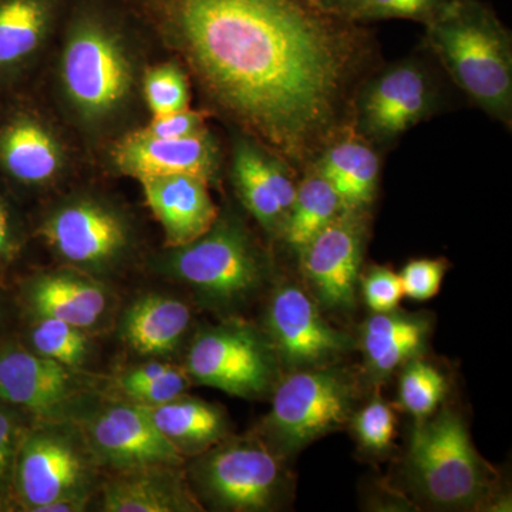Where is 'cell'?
<instances>
[{
    "label": "cell",
    "mask_w": 512,
    "mask_h": 512,
    "mask_svg": "<svg viewBox=\"0 0 512 512\" xmlns=\"http://www.w3.org/2000/svg\"><path fill=\"white\" fill-rule=\"evenodd\" d=\"M359 400V380L340 365L284 373L259 437L279 457L301 453L313 441L349 423Z\"/></svg>",
    "instance_id": "ba28073f"
},
{
    "label": "cell",
    "mask_w": 512,
    "mask_h": 512,
    "mask_svg": "<svg viewBox=\"0 0 512 512\" xmlns=\"http://www.w3.org/2000/svg\"><path fill=\"white\" fill-rule=\"evenodd\" d=\"M362 293L373 313L392 312L403 298L399 274L386 266H373L362 276Z\"/></svg>",
    "instance_id": "8d00e7d4"
},
{
    "label": "cell",
    "mask_w": 512,
    "mask_h": 512,
    "mask_svg": "<svg viewBox=\"0 0 512 512\" xmlns=\"http://www.w3.org/2000/svg\"><path fill=\"white\" fill-rule=\"evenodd\" d=\"M366 241V211L342 210L302 249L306 291L322 311L348 315L356 308Z\"/></svg>",
    "instance_id": "9a60e30c"
},
{
    "label": "cell",
    "mask_w": 512,
    "mask_h": 512,
    "mask_svg": "<svg viewBox=\"0 0 512 512\" xmlns=\"http://www.w3.org/2000/svg\"><path fill=\"white\" fill-rule=\"evenodd\" d=\"M184 369L192 383L241 399L274 392L282 376L264 329L235 318L200 330L191 340Z\"/></svg>",
    "instance_id": "8fae6325"
},
{
    "label": "cell",
    "mask_w": 512,
    "mask_h": 512,
    "mask_svg": "<svg viewBox=\"0 0 512 512\" xmlns=\"http://www.w3.org/2000/svg\"><path fill=\"white\" fill-rule=\"evenodd\" d=\"M10 319V301L6 293L5 282H0V339L8 336Z\"/></svg>",
    "instance_id": "f35d334b"
},
{
    "label": "cell",
    "mask_w": 512,
    "mask_h": 512,
    "mask_svg": "<svg viewBox=\"0 0 512 512\" xmlns=\"http://www.w3.org/2000/svg\"><path fill=\"white\" fill-rule=\"evenodd\" d=\"M406 473L417 497L437 510H476L493 497L494 470L477 453L460 414L450 409L417 420Z\"/></svg>",
    "instance_id": "52a82bcc"
},
{
    "label": "cell",
    "mask_w": 512,
    "mask_h": 512,
    "mask_svg": "<svg viewBox=\"0 0 512 512\" xmlns=\"http://www.w3.org/2000/svg\"><path fill=\"white\" fill-rule=\"evenodd\" d=\"M19 302L29 318H55L89 333L116 309L106 281L67 266L28 276L20 285Z\"/></svg>",
    "instance_id": "d6986e66"
},
{
    "label": "cell",
    "mask_w": 512,
    "mask_h": 512,
    "mask_svg": "<svg viewBox=\"0 0 512 512\" xmlns=\"http://www.w3.org/2000/svg\"><path fill=\"white\" fill-rule=\"evenodd\" d=\"M451 0H342L338 12L355 23L404 19L430 23Z\"/></svg>",
    "instance_id": "1f68e13d"
},
{
    "label": "cell",
    "mask_w": 512,
    "mask_h": 512,
    "mask_svg": "<svg viewBox=\"0 0 512 512\" xmlns=\"http://www.w3.org/2000/svg\"><path fill=\"white\" fill-rule=\"evenodd\" d=\"M100 463L73 420H35L20 444L13 476L16 511L40 512L99 491Z\"/></svg>",
    "instance_id": "30bf717a"
},
{
    "label": "cell",
    "mask_w": 512,
    "mask_h": 512,
    "mask_svg": "<svg viewBox=\"0 0 512 512\" xmlns=\"http://www.w3.org/2000/svg\"><path fill=\"white\" fill-rule=\"evenodd\" d=\"M319 2L322 3V5H325L326 8L336 10V12H338V8L342 0H319Z\"/></svg>",
    "instance_id": "ab89813d"
},
{
    "label": "cell",
    "mask_w": 512,
    "mask_h": 512,
    "mask_svg": "<svg viewBox=\"0 0 512 512\" xmlns=\"http://www.w3.org/2000/svg\"><path fill=\"white\" fill-rule=\"evenodd\" d=\"M400 369V406L417 420L436 413L447 392V382L440 370L420 356L404 363Z\"/></svg>",
    "instance_id": "4dcf8cb0"
},
{
    "label": "cell",
    "mask_w": 512,
    "mask_h": 512,
    "mask_svg": "<svg viewBox=\"0 0 512 512\" xmlns=\"http://www.w3.org/2000/svg\"><path fill=\"white\" fill-rule=\"evenodd\" d=\"M72 0H0V97L33 89Z\"/></svg>",
    "instance_id": "2e32d148"
},
{
    "label": "cell",
    "mask_w": 512,
    "mask_h": 512,
    "mask_svg": "<svg viewBox=\"0 0 512 512\" xmlns=\"http://www.w3.org/2000/svg\"><path fill=\"white\" fill-rule=\"evenodd\" d=\"M192 458L185 473L202 507L231 512L272 511L291 497L292 478L286 460L256 434L227 437Z\"/></svg>",
    "instance_id": "9c48e42d"
},
{
    "label": "cell",
    "mask_w": 512,
    "mask_h": 512,
    "mask_svg": "<svg viewBox=\"0 0 512 512\" xmlns=\"http://www.w3.org/2000/svg\"><path fill=\"white\" fill-rule=\"evenodd\" d=\"M101 156L111 173L136 181L188 174L212 185L221 174L222 151L210 128L180 138L150 137L136 128L104 148Z\"/></svg>",
    "instance_id": "e0dca14e"
},
{
    "label": "cell",
    "mask_w": 512,
    "mask_h": 512,
    "mask_svg": "<svg viewBox=\"0 0 512 512\" xmlns=\"http://www.w3.org/2000/svg\"><path fill=\"white\" fill-rule=\"evenodd\" d=\"M35 419L0 399V511H15L13 476L20 444Z\"/></svg>",
    "instance_id": "d6a6232c"
},
{
    "label": "cell",
    "mask_w": 512,
    "mask_h": 512,
    "mask_svg": "<svg viewBox=\"0 0 512 512\" xmlns=\"http://www.w3.org/2000/svg\"><path fill=\"white\" fill-rule=\"evenodd\" d=\"M28 242V228L18 208L15 197L0 181V282L22 258Z\"/></svg>",
    "instance_id": "e575fe53"
},
{
    "label": "cell",
    "mask_w": 512,
    "mask_h": 512,
    "mask_svg": "<svg viewBox=\"0 0 512 512\" xmlns=\"http://www.w3.org/2000/svg\"><path fill=\"white\" fill-rule=\"evenodd\" d=\"M447 269L444 259H413L399 274L403 295L414 301H429L439 293Z\"/></svg>",
    "instance_id": "d590c367"
},
{
    "label": "cell",
    "mask_w": 512,
    "mask_h": 512,
    "mask_svg": "<svg viewBox=\"0 0 512 512\" xmlns=\"http://www.w3.org/2000/svg\"><path fill=\"white\" fill-rule=\"evenodd\" d=\"M94 393L82 370L39 355L22 339H0V399L35 420H73Z\"/></svg>",
    "instance_id": "4fadbf2b"
},
{
    "label": "cell",
    "mask_w": 512,
    "mask_h": 512,
    "mask_svg": "<svg viewBox=\"0 0 512 512\" xmlns=\"http://www.w3.org/2000/svg\"><path fill=\"white\" fill-rule=\"evenodd\" d=\"M427 43L457 86L495 120L511 123V35L478 0H451L427 23Z\"/></svg>",
    "instance_id": "5b68a950"
},
{
    "label": "cell",
    "mask_w": 512,
    "mask_h": 512,
    "mask_svg": "<svg viewBox=\"0 0 512 512\" xmlns=\"http://www.w3.org/2000/svg\"><path fill=\"white\" fill-rule=\"evenodd\" d=\"M191 384L184 366L156 359L127 367L111 382L114 396L140 406L170 402L187 392Z\"/></svg>",
    "instance_id": "83f0119b"
},
{
    "label": "cell",
    "mask_w": 512,
    "mask_h": 512,
    "mask_svg": "<svg viewBox=\"0 0 512 512\" xmlns=\"http://www.w3.org/2000/svg\"><path fill=\"white\" fill-rule=\"evenodd\" d=\"M313 168L332 185L343 210L367 211L375 200L380 161L365 141L353 137L332 141Z\"/></svg>",
    "instance_id": "484cf974"
},
{
    "label": "cell",
    "mask_w": 512,
    "mask_h": 512,
    "mask_svg": "<svg viewBox=\"0 0 512 512\" xmlns=\"http://www.w3.org/2000/svg\"><path fill=\"white\" fill-rule=\"evenodd\" d=\"M191 322L188 303L164 293H144L124 309L119 336L136 355L158 359L177 352Z\"/></svg>",
    "instance_id": "603a6c76"
},
{
    "label": "cell",
    "mask_w": 512,
    "mask_h": 512,
    "mask_svg": "<svg viewBox=\"0 0 512 512\" xmlns=\"http://www.w3.org/2000/svg\"><path fill=\"white\" fill-rule=\"evenodd\" d=\"M28 336L23 342L39 355L64 366L83 370L92 353L89 332L55 318H29Z\"/></svg>",
    "instance_id": "f1b7e54d"
},
{
    "label": "cell",
    "mask_w": 512,
    "mask_h": 512,
    "mask_svg": "<svg viewBox=\"0 0 512 512\" xmlns=\"http://www.w3.org/2000/svg\"><path fill=\"white\" fill-rule=\"evenodd\" d=\"M359 446L373 454H382L392 446L396 436V416L392 407L380 397L353 413L349 421Z\"/></svg>",
    "instance_id": "836d02e7"
},
{
    "label": "cell",
    "mask_w": 512,
    "mask_h": 512,
    "mask_svg": "<svg viewBox=\"0 0 512 512\" xmlns=\"http://www.w3.org/2000/svg\"><path fill=\"white\" fill-rule=\"evenodd\" d=\"M264 332L282 375L339 365L357 346L349 333L330 325L306 288L291 282L276 286L272 292Z\"/></svg>",
    "instance_id": "5bb4252c"
},
{
    "label": "cell",
    "mask_w": 512,
    "mask_h": 512,
    "mask_svg": "<svg viewBox=\"0 0 512 512\" xmlns=\"http://www.w3.org/2000/svg\"><path fill=\"white\" fill-rule=\"evenodd\" d=\"M143 407L185 460L200 456L229 437L231 424L225 410L198 397L184 393L170 402Z\"/></svg>",
    "instance_id": "d4e9b609"
},
{
    "label": "cell",
    "mask_w": 512,
    "mask_h": 512,
    "mask_svg": "<svg viewBox=\"0 0 512 512\" xmlns=\"http://www.w3.org/2000/svg\"><path fill=\"white\" fill-rule=\"evenodd\" d=\"M154 272L190 289L202 308L232 313L244 308L268 284V258L247 225L231 212L218 215L205 234L181 247L151 256Z\"/></svg>",
    "instance_id": "3957f363"
},
{
    "label": "cell",
    "mask_w": 512,
    "mask_h": 512,
    "mask_svg": "<svg viewBox=\"0 0 512 512\" xmlns=\"http://www.w3.org/2000/svg\"><path fill=\"white\" fill-rule=\"evenodd\" d=\"M143 101L151 119L190 109V74L183 64L151 63L143 77Z\"/></svg>",
    "instance_id": "f546056e"
},
{
    "label": "cell",
    "mask_w": 512,
    "mask_h": 512,
    "mask_svg": "<svg viewBox=\"0 0 512 512\" xmlns=\"http://www.w3.org/2000/svg\"><path fill=\"white\" fill-rule=\"evenodd\" d=\"M74 423L82 429L100 466L111 471L157 466H184L185 457L178 453L140 404L117 396L94 392Z\"/></svg>",
    "instance_id": "7c38bea8"
},
{
    "label": "cell",
    "mask_w": 512,
    "mask_h": 512,
    "mask_svg": "<svg viewBox=\"0 0 512 512\" xmlns=\"http://www.w3.org/2000/svg\"><path fill=\"white\" fill-rule=\"evenodd\" d=\"M342 210L339 195L312 167L311 173L296 187L295 201L279 237L299 255Z\"/></svg>",
    "instance_id": "4316f807"
},
{
    "label": "cell",
    "mask_w": 512,
    "mask_h": 512,
    "mask_svg": "<svg viewBox=\"0 0 512 512\" xmlns=\"http://www.w3.org/2000/svg\"><path fill=\"white\" fill-rule=\"evenodd\" d=\"M35 237L59 264L107 281L133 264L140 251L136 220L126 207L93 190H64L49 198Z\"/></svg>",
    "instance_id": "8992f818"
},
{
    "label": "cell",
    "mask_w": 512,
    "mask_h": 512,
    "mask_svg": "<svg viewBox=\"0 0 512 512\" xmlns=\"http://www.w3.org/2000/svg\"><path fill=\"white\" fill-rule=\"evenodd\" d=\"M207 114L204 111L183 110L167 116L153 117L138 127L141 133L156 138H180L201 133L207 127Z\"/></svg>",
    "instance_id": "74e56055"
},
{
    "label": "cell",
    "mask_w": 512,
    "mask_h": 512,
    "mask_svg": "<svg viewBox=\"0 0 512 512\" xmlns=\"http://www.w3.org/2000/svg\"><path fill=\"white\" fill-rule=\"evenodd\" d=\"M100 511L195 512V497L183 466L157 464L113 471L99 487Z\"/></svg>",
    "instance_id": "7402d4cb"
},
{
    "label": "cell",
    "mask_w": 512,
    "mask_h": 512,
    "mask_svg": "<svg viewBox=\"0 0 512 512\" xmlns=\"http://www.w3.org/2000/svg\"><path fill=\"white\" fill-rule=\"evenodd\" d=\"M242 134L286 163L336 140L367 53L319 0H126Z\"/></svg>",
    "instance_id": "6da1fadb"
},
{
    "label": "cell",
    "mask_w": 512,
    "mask_h": 512,
    "mask_svg": "<svg viewBox=\"0 0 512 512\" xmlns=\"http://www.w3.org/2000/svg\"><path fill=\"white\" fill-rule=\"evenodd\" d=\"M87 154L36 89L0 97V181L13 197L67 190Z\"/></svg>",
    "instance_id": "277c9868"
},
{
    "label": "cell",
    "mask_w": 512,
    "mask_h": 512,
    "mask_svg": "<svg viewBox=\"0 0 512 512\" xmlns=\"http://www.w3.org/2000/svg\"><path fill=\"white\" fill-rule=\"evenodd\" d=\"M429 320L406 312L373 313L363 323L360 348L367 379L383 383L404 363L421 356L429 338Z\"/></svg>",
    "instance_id": "cb8c5ba5"
},
{
    "label": "cell",
    "mask_w": 512,
    "mask_h": 512,
    "mask_svg": "<svg viewBox=\"0 0 512 512\" xmlns=\"http://www.w3.org/2000/svg\"><path fill=\"white\" fill-rule=\"evenodd\" d=\"M436 89L420 63L406 60L376 76L357 101V124L367 138L389 143L433 113Z\"/></svg>",
    "instance_id": "ac0fdd59"
},
{
    "label": "cell",
    "mask_w": 512,
    "mask_h": 512,
    "mask_svg": "<svg viewBox=\"0 0 512 512\" xmlns=\"http://www.w3.org/2000/svg\"><path fill=\"white\" fill-rule=\"evenodd\" d=\"M138 184L163 229L165 248L181 247L200 238L220 215L210 184L195 175H158L143 178Z\"/></svg>",
    "instance_id": "44dd1931"
},
{
    "label": "cell",
    "mask_w": 512,
    "mask_h": 512,
    "mask_svg": "<svg viewBox=\"0 0 512 512\" xmlns=\"http://www.w3.org/2000/svg\"><path fill=\"white\" fill-rule=\"evenodd\" d=\"M146 32L126 0H72L64 15L37 83L87 153L144 124Z\"/></svg>",
    "instance_id": "7a4b0ae2"
},
{
    "label": "cell",
    "mask_w": 512,
    "mask_h": 512,
    "mask_svg": "<svg viewBox=\"0 0 512 512\" xmlns=\"http://www.w3.org/2000/svg\"><path fill=\"white\" fill-rule=\"evenodd\" d=\"M231 178L239 200L269 235L279 237L296 197L288 165L254 138H235Z\"/></svg>",
    "instance_id": "ffe728a7"
}]
</instances>
